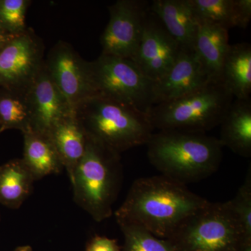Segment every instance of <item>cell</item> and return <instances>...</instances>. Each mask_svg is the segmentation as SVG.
<instances>
[{
	"label": "cell",
	"instance_id": "obj_1",
	"mask_svg": "<svg viewBox=\"0 0 251 251\" xmlns=\"http://www.w3.org/2000/svg\"><path fill=\"white\" fill-rule=\"evenodd\" d=\"M209 201L163 175L135 180L115 213L117 224L134 225L168 239Z\"/></svg>",
	"mask_w": 251,
	"mask_h": 251
},
{
	"label": "cell",
	"instance_id": "obj_2",
	"mask_svg": "<svg viewBox=\"0 0 251 251\" xmlns=\"http://www.w3.org/2000/svg\"><path fill=\"white\" fill-rule=\"evenodd\" d=\"M146 145L149 161L157 171L186 186L210 176L222 161L219 138L205 133L158 130Z\"/></svg>",
	"mask_w": 251,
	"mask_h": 251
},
{
	"label": "cell",
	"instance_id": "obj_3",
	"mask_svg": "<svg viewBox=\"0 0 251 251\" xmlns=\"http://www.w3.org/2000/svg\"><path fill=\"white\" fill-rule=\"evenodd\" d=\"M74 113L89 139L120 154L146 145L154 133L146 113L105 97L87 99Z\"/></svg>",
	"mask_w": 251,
	"mask_h": 251
},
{
	"label": "cell",
	"instance_id": "obj_4",
	"mask_svg": "<svg viewBox=\"0 0 251 251\" xmlns=\"http://www.w3.org/2000/svg\"><path fill=\"white\" fill-rule=\"evenodd\" d=\"M122 179L120 153L87 138L85 152L70 180L77 205L97 222L108 219Z\"/></svg>",
	"mask_w": 251,
	"mask_h": 251
},
{
	"label": "cell",
	"instance_id": "obj_5",
	"mask_svg": "<svg viewBox=\"0 0 251 251\" xmlns=\"http://www.w3.org/2000/svg\"><path fill=\"white\" fill-rule=\"evenodd\" d=\"M233 99L222 82H209L181 98L153 105L147 115L154 130L205 133L221 125Z\"/></svg>",
	"mask_w": 251,
	"mask_h": 251
},
{
	"label": "cell",
	"instance_id": "obj_6",
	"mask_svg": "<svg viewBox=\"0 0 251 251\" xmlns=\"http://www.w3.org/2000/svg\"><path fill=\"white\" fill-rule=\"evenodd\" d=\"M176 251H241L251 245L229 201L211 202L168 238Z\"/></svg>",
	"mask_w": 251,
	"mask_h": 251
},
{
	"label": "cell",
	"instance_id": "obj_7",
	"mask_svg": "<svg viewBox=\"0 0 251 251\" xmlns=\"http://www.w3.org/2000/svg\"><path fill=\"white\" fill-rule=\"evenodd\" d=\"M88 66L96 96L127 104L146 114L154 105L155 82L130 59L100 54Z\"/></svg>",
	"mask_w": 251,
	"mask_h": 251
},
{
	"label": "cell",
	"instance_id": "obj_8",
	"mask_svg": "<svg viewBox=\"0 0 251 251\" xmlns=\"http://www.w3.org/2000/svg\"><path fill=\"white\" fill-rule=\"evenodd\" d=\"M44 62L42 39L28 27L0 48V89L25 92Z\"/></svg>",
	"mask_w": 251,
	"mask_h": 251
},
{
	"label": "cell",
	"instance_id": "obj_9",
	"mask_svg": "<svg viewBox=\"0 0 251 251\" xmlns=\"http://www.w3.org/2000/svg\"><path fill=\"white\" fill-rule=\"evenodd\" d=\"M88 63L70 44L62 41L50 50L44 59L50 76L74 112L80 104L96 96Z\"/></svg>",
	"mask_w": 251,
	"mask_h": 251
},
{
	"label": "cell",
	"instance_id": "obj_10",
	"mask_svg": "<svg viewBox=\"0 0 251 251\" xmlns=\"http://www.w3.org/2000/svg\"><path fill=\"white\" fill-rule=\"evenodd\" d=\"M150 3L141 0H118L109 7L110 19L100 37L101 54L130 59L143 35Z\"/></svg>",
	"mask_w": 251,
	"mask_h": 251
},
{
	"label": "cell",
	"instance_id": "obj_11",
	"mask_svg": "<svg viewBox=\"0 0 251 251\" xmlns=\"http://www.w3.org/2000/svg\"><path fill=\"white\" fill-rule=\"evenodd\" d=\"M182 50L149 7L141 40L130 60L156 82L166 75Z\"/></svg>",
	"mask_w": 251,
	"mask_h": 251
},
{
	"label": "cell",
	"instance_id": "obj_12",
	"mask_svg": "<svg viewBox=\"0 0 251 251\" xmlns=\"http://www.w3.org/2000/svg\"><path fill=\"white\" fill-rule=\"evenodd\" d=\"M25 95L30 113V129L39 133L49 135L56 124L74 113L50 76L44 62Z\"/></svg>",
	"mask_w": 251,
	"mask_h": 251
},
{
	"label": "cell",
	"instance_id": "obj_13",
	"mask_svg": "<svg viewBox=\"0 0 251 251\" xmlns=\"http://www.w3.org/2000/svg\"><path fill=\"white\" fill-rule=\"evenodd\" d=\"M209 82L193 50L183 49L166 75L155 82L154 105L181 98Z\"/></svg>",
	"mask_w": 251,
	"mask_h": 251
},
{
	"label": "cell",
	"instance_id": "obj_14",
	"mask_svg": "<svg viewBox=\"0 0 251 251\" xmlns=\"http://www.w3.org/2000/svg\"><path fill=\"white\" fill-rule=\"evenodd\" d=\"M150 10L182 49L193 50L200 24L189 0H153Z\"/></svg>",
	"mask_w": 251,
	"mask_h": 251
},
{
	"label": "cell",
	"instance_id": "obj_15",
	"mask_svg": "<svg viewBox=\"0 0 251 251\" xmlns=\"http://www.w3.org/2000/svg\"><path fill=\"white\" fill-rule=\"evenodd\" d=\"M229 45L227 29L212 25H199L193 50L210 82H222L223 65Z\"/></svg>",
	"mask_w": 251,
	"mask_h": 251
},
{
	"label": "cell",
	"instance_id": "obj_16",
	"mask_svg": "<svg viewBox=\"0 0 251 251\" xmlns=\"http://www.w3.org/2000/svg\"><path fill=\"white\" fill-rule=\"evenodd\" d=\"M219 138L223 147L236 154L251 156V100L236 99L221 122Z\"/></svg>",
	"mask_w": 251,
	"mask_h": 251
},
{
	"label": "cell",
	"instance_id": "obj_17",
	"mask_svg": "<svg viewBox=\"0 0 251 251\" xmlns=\"http://www.w3.org/2000/svg\"><path fill=\"white\" fill-rule=\"evenodd\" d=\"M49 135L72 179L87 148V137L75 113L64 117L54 126Z\"/></svg>",
	"mask_w": 251,
	"mask_h": 251
},
{
	"label": "cell",
	"instance_id": "obj_18",
	"mask_svg": "<svg viewBox=\"0 0 251 251\" xmlns=\"http://www.w3.org/2000/svg\"><path fill=\"white\" fill-rule=\"evenodd\" d=\"M23 134L22 159L36 181L62 171L64 168L62 161L49 135L31 129Z\"/></svg>",
	"mask_w": 251,
	"mask_h": 251
},
{
	"label": "cell",
	"instance_id": "obj_19",
	"mask_svg": "<svg viewBox=\"0 0 251 251\" xmlns=\"http://www.w3.org/2000/svg\"><path fill=\"white\" fill-rule=\"evenodd\" d=\"M221 80L236 99L246 100L251 94V46L249 43L229 45Z\"/></svg>",
	"mask_w": 251,
	"mask_h": 251
},
{
	"label": "cell",
	"instance_id": "obj_20",
	"mask_svg": "<svg viewBox=\"0 0 251 251\" xmlns=\"http://www.w3.org/2000/svg\"><path fill=\"white\" fill-rule=\"evenodd\" d=\"M36 180L22 158L0 166V204L10 209L21 207L30 196Z\"/></svg>",
	"mask_w": 251,
	"mask_h": 251
},
{
	"label": "cell",
	"instance_id": "obj_21",
	"mask_svg": "<svg viewBox=\"0 0 251 251\" xmlns=\"http://www.w3.org/2000/svg\"><path fill=\"white\" fill-rule=\"evenodd\" d=\"M199 24L240 27L237 0H189Z\"/></svg>",
	"mask_w": 251,
	"mask_h": 251
},
{
	"label": "cell",
	"instance_id": "obj_22",
	"mask_svg": "<svg viewBox=\"0 0 251 251\" xmlns=\"http://www.w3.org/2000/svg\"><path fill=\"white\" fill-rule=\"evenodd\" d=\"M31 128L25 92L0 89V133L9 129L22 133Z\"/></svg>",
	"mask_w": 251,
	"mask_h": 251
},
{
	"label": "cell",
	"instance_id": "obj_23",
	"mask_svg": "<svg viewBox=\"0 0 251 251\" xmlns=\"http://www.w3.org/2000/svg\"><path fill=\"white\" fill-rule=\"evenodd\" d=\"M124 235L122 251H176L169 240L157 237L134 225L120 226Z\"/></svg>",
	"mask_w": 251,
	"mask_h": 251
},
{
	"label": "cell",
	"instance_id": "obj_24",
	"mask_svg": "<svg viewBox=\"0 0 251 251\" xmlns=\"http://www.w3.org/2000/svg\"><path fill=\"white\" fill-rule=\"evenodd\" d=\"M31 3L29 0H0V29L13 36L27 30L26 14Z\"/></svg>",
	"mask_w": 251,
	"mask_h": 251
},
{
	"label": "cell",
	"instance_id": "obj_25",
	"mask_svg": "<svg viewBox=\"0 0 251 251\" xmlns=\"http://www.w3.org/2000/svg\"><path fill=\"white\" fill-rule=\"evenodd\" d=\"M234 214L239 220L244 235L251 242V170L247 172L244 184L233 199L229 201Z\"/></svg>",
	"mask_w": 251,
	"mask_h": 251
},
{
	"label": "cell",
	"instance_id": "obj_26",
	"mask_svg": "<svg viewBox=\"0 0 251 251\" xmlns=\"http://www.w3.org/2000/svg\"><path fill=\"white\" fill-rule=\"evenodd\" d=\"M85 251H122L116 239L96 235L86 246Z\"/></svg>",
	"mask_w": 251,
	"mask_h": 251
},
{
	"label": "cell",
	"instance_id": "obj_27",
	"mask_svg": "<svg viewBox=\"0 0 251 251\" xmlns=\"http://www.w3.org/2000/svg\"><path fill=\"white\" fill-rule=\"evenodd\" d=\"M14 36H10L0 29V48L2 47L6 42H8Z\"/></svg>",
	"mask_w": 251,
	"mask_h": 251
},
{
	"label": "cell",
	"instance_id": "obj_28",
	"mask_svg": "<svg viewBox=\"0 0 251 251\" xmlns=\"http://www.w3.org/2000/svg\"><path fill=\"white\" fill-rule=\"evenodd\" d=\"M14 251H32V249L30 246L23 245L16 248Z\"/></svg>",
	"mask_w": 251,
	"mask_h": 251
},
{
	"label": "cell",
	"instance_id": "obj_29",
	"mask_svg": "<svg viewBox=\"0 0 251 251\" xmlns=\"http://www.w3.org/2000/svg\"><path fill=\"white\" fill-rule=\"evenodd\" d=\"M241 251H251V245L247 246V247H244Z\"/></svg>",
	"mask_w": 251,
	"mask_h": 251
}]
</instances>
